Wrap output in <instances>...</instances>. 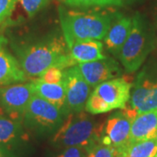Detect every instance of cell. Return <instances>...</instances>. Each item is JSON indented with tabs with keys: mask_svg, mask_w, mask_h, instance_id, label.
Masks as SVG:
<instances>
[{
	"mask_svg": "<svg viewBox=\"0 0 157 157\" xmlns=\"http://www.w3.org/2000/svg\"><path fill=\"white\" fill-rule=\"evenodd\" d=\"M12 49L27 77L39 78L51 67L66 70L75 66L69 55L65 38L60 34L14 44Z\"/></svg>",
	"mask_w": 157,
	"mask_h": 157,
	"instance_id": "obj_1",
	"label": "cell"
},
{
	"mask_svg": "<svg viewBox=\"0 0 157 157\" xmlns=\"http://www.w3.org/2000/svg\"><path fill=\"white\" fill-rule=\"evenodd\" d=\"M63 36L69 48L75 42L102 40L105 38L113 16L106 12H78L59 8Z\"/></svg>",
	"mask_w": 157,
	"mask_h": 157,
	"instance_id": "obj_2",
	"label": "cell"
},
{
	"mask_svg": "<svg viewBox=\"0 0 157 157\" xmlns=\"http://www.w3.org/2000/svg\"><path fill=\"white\" fill-rule=\"evenodd\" d=\"M103 125L98 124L88 114L70 112L55 132L52 143L59 147H84L89 148L101 141Z\"/></svg>",
	"mask_w": 157,
	"mask_h": 157,
	"instance_id": "obj_3",
	"label": "cell"
},
{
	"mask_svg": "<svg viewBox=\"0 0 157 157\" xmlns=\"http://www.w3.org/2000/svg\"><path fill=\"white\" fill-rule=\"evenodd\" d=\"M132 83L127 77H117L98 85L90 94L85 110L100 114L126 107L131 95Z\"/></svg>",
	"mask_w": 157,
	"mask_h": 157,
	"instance_id": "obj_4",
	"label": "cell"
},
{
	"mask_svg": "<svg viewBox=\"0 0 157 157\" xmlns=\"http://www.w3.org/2000/svg\"><path fill=\"white\" fill-rule=\"evenodd\" d=\"M154 46L151 33L139 13L132 17L128 37L119 54V59L127 72L134 73L141 67Z\"/></svg>",
	"mask_w": 157,
	"mask_h": 157,
	"instance_id": "obj_5",
	"label": "cell"
},
{
	"mask_svg": "<svg viewBox=\"0 0 157 157\" xmlns=\"http://www.w3.org/2000/svg\"><path fill=\"white\" fill-rule=\"evenodd\" d=\"M67 114L34 94L24 113L23 125L38 134H50L56 132Z\"/></svg>",
	"mask_w": 157,
	"mask_h": 157,
	"instance_id": "obj_6",
	"label": "cell"
},
{
	"mask_svg": "<svg viewBox=\"0 0 157 157\" xmlns=\"http://www.w3.org/2000/svg\"><path fill=\"white\" fill-rule=\"evenodd\" d=\"M122 110L132 120L139 113L157 110V67H145L139 73Z\"/></svg>",
	"mask_w": 157,
	"mask_h": 157,
	"instance_id": "obj_7",
	"label": "cell"
},
{
	"mask_svg": "<svg viewBox=\"0 0 157 157\" xmlns=\"http://www.w3.org/2000/svg\"><path fill=\"white\" fill-rule=\"evenodd\" d=\"M34 95L33 82L0 86V114L23 122V116Z\"/></svg>",
	"mask_w": 157,
	"mask_h": 157,
	"instance_id": "obj_8",
	"label": "cell"
},
{
	"mask_svg": "<svg viewBox=\"0 0 157 157\" xmlns=\"http://www.w3.org/2000/svg\"><path fill=\"white\" fill-rule=\"evenodd\" d=\"M132 119L124 110L109 116L103 125L101 142L113 147L119 153L129 144Z\"/></svg>",
	"mask_w": 157,
	"mask_h": 157,
	"instance_id": "obj_9",
	"label": "cell"
},
{
	"mask_svg": "<svg viewBox=\"0 0 157 157\" xmlns=\"http://www.w3.org/2000/svg\"><path fill=\"white\" fill-rule=\"evenodd\" d=\"M67 105L69 112H82L91 93V86L81 76L77 67L65 70Z\"/></svg>",
	"mask_w": 157,
	"mask_h": 157,
	"instance_id": "obj_10",
	"label": "cell"
},
{
	"mask_svg": "<svg viewBox=\"0 0 157 157\" xmlns=\"http://www.w3.org/2000/svg\"><path fill=\"white\" fill-rule=\"evenodd\" d=\"M91 87H96L107 80L117 78L121 73L119 63L111 58L80 63L75 66Z\"/></svg>",
	"mask_w": 157,
	"mask_h": 157,
	"instance_id": "obj_11",
	"label": "cell"
},
{
	"mask_svg": "<svg viewBox=\"0 0 157 157\" xmlns=\"http://www.w3.org/2000/svg\"><path fill=\"white\" fill-rule=\"evenodd\" d=\"M27 78L17 58L6 48V39L0 36V86L24 83Z\"/></svg>",
	"mask_w": 157,
	"mask_h": 157,
	"instance_id": "obj_12",
	"label": "cell"
},
{
	"mask_svg": "<svg viewBox=\"0 0 157 157\" xmlns=\"http://www.w3.org/2000/svg\"><path fill=\"white\" fill-rule=\"evenodd\" d=\"M132 27V17L120 13L113 16L110 27L104 38L105 47L112 55L119 57L124 43L128 37Z\"/></svg>",
	"mask_w": 157,
	"mask_h": 157,
	"instance_id": "obj_13",
	"label": "cell"
},
{
	"mask_svg": "<svg viewBox=\"0 0 157 157\" xmlns=\"http://www.w3.org/2000/svg\"><path fill=\"white\" fill-rule=\"evenodd\" d=\"M22 121L0 114V147L11 157L12 151L25 140Z\"/></svg>",
	"mask_w": 157,
	"mask_h": 157,
	"instance_id": "obj_14",
	"label": "cell"
},
{
	"mask_svg": "<svg viewBox=\"0 0 157 157\" xmlns=\"http://www.w3.org/2000/svg\"><path fill=\"white\" fill-rule=\"evenodd\" d=\"M157 138V110L139 113L131 124L129 143Z\"/></svg>",
	"mask_w": 157,
	"mask_h": 157,
	"instance_id": "obj_15",
	"label": "cell"
},
{
	"mask_svg": "<svg viewBox=\"0 0 157 157\" xmlns=\"http://www.w3.org/2000/svg\"><path fill=\"white\" fill-rule=\"evenodd\" d=\"M32 82L36 95L49 101L67 113H70L67 105L65 81L59 83H48L38 78Z\"/></svg>",
	"mask_w": 157,
	"mask_h": 157,
	"instance_id": "obj_16",
	"label": "cell"
},
{
	"mask_svg": "<svg viewBox=\"0 0 157 157\" xmlns=\"http://www.w3.org/2000/svg\"><path fill=\"white\" fill-rule=\"evenodd\" d=\"M69 55L75 66L80 63L95 61L107 58L103 53V44L100 40L75 42L69 48Z\"/></svg>",
	"mask_w": 157,
	"mask_h": 157,
	"instance_id": "obj_17",
	"label": "cell"
},
{
	"mask_svg": "<svg viewBox=\"0 0 157 157\" xmlns=\"http://www.w3.org/2000/svg\"><path fill=\"white\" fill-rule=\"evenodd\" d=\"M155 156H157V138L131 142L119 155V157Z\"/></svg>",
	"mask_w": 157,
	"mask_h": 157,
	"instance_id": "obj_18",
	"label": "cell"
},
{
	"mask_svg": "<svg viewBox=\"0 0 157 157\" xmlns=\"http://www.w3.org/2000/svg\"><path fill=\"white\" fill-rule=\"evenodd\" d=\"M65 5L71 7H106V6H121L122 0H60Z\"/></svg>",
	"mask_w": 157,
	"mask_h": 157,
	"instance_id": "obj_19",
	"label": "cell"
},
{
	"mask_svg": "<svg viewBox=\"0 0 157 157\" xmlns=\"http://www.w3.org/2000/svg\"><path fill=\"white\" fill-rule=\"evenodd\" d=\"M51 0H18L17 3L21 6L27 17L32 18L42 11L50 3Z\"/></svg>",
	"mask_w": 157,
	"mask_h": 157,
	"instance_id": "obj_20",
	"label": "cell"
},
{
	"mask_svg": "<svg viewBox=\"0 0 157 157\" xmlns=\"http://www.w3.org/2000/svg\"><path fill=\"white\" fill-rule=\"evenodd\" d=\"M86 157H119V153L113 147L105 145L100 141L87 149Z\"/></svg>",
	"mask_w": 157,
	"mask_h": 157,
	"instance_id": "obj_21",
	"label": "cell"
},
{
	"mask_svg": "<svg viewBox=\"0 0 157 157\" xmlns=\"http://www.w3.org/2000/svg\"><path fill=\"white\" fill-rule=\"evenodd\" d=\"M39 78L48 83H59L64 81L65 70L58 67H51L47 69Z\"/></svg>",
	"mask_w": 157,
	"mask_h": 157,
	"instance_id": "obj_22",
	"label": "cell"
},
{
	"mask_svg": "<svg viewBox=\"0 0 157 157\" xmlns=\"http://www.w3.org/2000/svg\"><path fill=\"white\" fill-rule=\"evenodd\" d=\"M18 0H0V25L10 17Z\"/></svg>",
	"mask_w": 157,
	"mask_h": 157,
	"instance_id": "obj_23",
	"label": "cell"
},
{
	"mask_svg": "<svg viewBox=\"0 0 157 157\" xmlns=\"http://www.w3.org/2000/svg\"><path fill=\"white\" fill-rule=\"evenodd\" d=\"M87 148L84 147H68L57 157H86Z\"/></svg>",
	"mask_w": 157,
	"mask_h": 157,
	"instance_id": "obj_24",
	"label": "cell"
},
{
	"mask_svg": "<svg viewBox=\"0 0 157 157\" xmlns=\"http://www.w3.org/2000/svg\"><path fill=\"white\" fill-rule=\"evenodd\" d=\"M0 157H10L7 154H6V152L4 151L1 147H0Z\"/></svg>",
	"mask_w": 157,
	"mask_h": 157,
	"instance_id": "obj_25",
	"label": "cell"
},
{
	"mask_svg": "<svg viewBox=\"0 0 157 157\" xmlns=\"http://www.w3.org/2000/svg\"><path fill=\"white\" fill-rule=\"evenodd\" d=\"M155 157H157V156H155Z\"/></svg>",
	"mask_w": 157,
	"mask_h": 157,
	"instance_id": "obj_26",
	"label": "cell"
}]
</instances>
